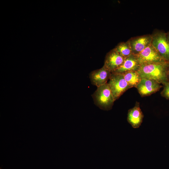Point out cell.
<instances>
[{
	"mask_svg": "<svg viewBox=\"0 0 169 169\" xmlns=\"http://www.w3.org/2000/svg\"><path fill=\"white\" fill-rule=\"evenodd\" d=\"M134 55L141 65L166 61L160 55L151 43L139 54Z\"/></svg>",
	"mask_w": 169,
	"mask_h": 169,
	"instance_id": "5b68a950",
	"label": "cell"
},
{
	"mask_svg": "<svg viewBox=\"0 0 169 169\" xmlns=\"http://www.w3.org/2000/svg\"><path fill=\"white\" fill-rule=\"evenodd\" d=\"M168 61L141 65L137 71L141 79L154 80L163 85L168 82L166 74Z\"/></svg>",
	"mask_w": 169,
	"mask_h": 169,
	"instance_id": "6da1fadb",
	"label": "cell"
},
{
	"mask_svg": "<svg viewBox=\"0 0 169 169\" xmlns=\"http://www.w3.org/2000/svg\"><path fill=\"white\" fill-rule=\"evenodd\" d=\"M152 36H144L137 38L128 42L131 46L132 54H139L147 47L151 42Z\"/></svg>",
	"mask_w": 169,
	"mask_h": 169,
	"instance_id": "8fae6325",
	"label": "cell"
},
{
	"mask_svg": "<svg viewBox=\"0 0 169 169\" xmlns=\"http://www.w3.org/2000/svg\"><path fill=\"white\" fill-rule=\"evenodd\" d=\"M95 104L101 109H111L115 101L107 83L97 87L92 95Z\"/></svg>",
	"mask_w": 169,
	"mask_h": 169,
	"instance_id": "7a4b0ae2",
	"label": "cell"
},
{
	"mask_svg": "<svg viewBox=\"0 0 169 169\" xmlns=\"http://www.w3.org/2000/svg\"><path fill=\"white\" fill-rule=\"evenodd\" d=\"M114 49L125 58L132 54L131 49L129 43H121Z\"/></svg>",
	"mask_w": 169,
	"mask_h": 169,
	"instance_id": "4fadbf2b",
	"label": "cell"
},
{
	"mask_svg": "<svg viewBox=\"0 0 169 169\" xmlns=\"http://www.w3.org/2000/svg\"><path fill=\"white\" fill-rule=\"evenodd\" d=\"M151 43L160 55L166 61H169V42L166 33L158 31L152 36Z\"/></svg>",
	"mask_w": 169,
	"mask_h": 169,
	"instance_id": "277c9868",
	"label": "cell"
},
{
	"mask_svg": "<svg viewBox=\"0 0 169 169\" xmlns=\"http://www.w3.org/2000/svg\"><path fill=\"white\" fill-rule=\"evenodd\" d=\"M122 74L131 88L136 87L141 78L137 71H130Z\"/></svg>",
	"mask_w": 169,
	"mask_h": 169,
	"instance_id": "7c38bea8",
	"label": "cell"
},
{
	"mask_svg": "<svg viewBox=\"0 0 169 169\" xmlns=\"http://www.w3.org/2000/svg\"><path fill=\"white\" fill-rule=\"evenodd\" d=\"M125 59L114 49L106 54L103 67L113 73L123 64Z\"/></svg>",
	"mask_w": 169,
	"mask_h": 169,
	"instance_id": "52a82bcc",
	"label": "cell"
},
{
	"mask_svg": "<svg viewBox=\"0 0 169 169\" xmlns=\"http://www.w3.org/2000/svg\"><path fill=\"white\" fill-rule=\"evenodd\" d=\"M163 85V88L161 93V95L162 97L169 100V82Z\"/></svg>",
	"mask_w": 169,
	"mask_h": 169,
	"instance_id": "5bb4252c",
	"label": "cell"
},
{
	"mask_svg": "<svg viewBox=\"0 0 169 169\" xmlns=\"http://www.w3.org/2000/svg\"><path fill=\"white\" fill-rule=\"evenodd\" d=\"M166 74L167 79L169 82V61L168 62L167 66L166 69Z\"/></svg>",
	"mask_w": 169,
	"mask_h": 169,
	"instance_id": "9a60e30c",
	"label": "cell"
},
{
	"mask_svg": "<svg viewBox=\"0 0 169 169\" xmlns=\"http://www.w3.org/2000/svg\"><path fill=\"white\" fill-rule=\"evenodd\" d=\"M111 73L104 67L92 71L90 74V78L92 84L99 87L107 83Z\"/></svg>",
	"mask_w": 169,
	"mask_h": 169,
	"instance_id": "ba28073f",
	"label": "cell"
},
{
	"mask_svg": "<svg viewBox=\"0 0 169 169\" xmlns=\"http://www.w3.org/2000/svg\"><path fill=\"white\" fill-rule=\"evenodd\" d=\"M0 169H1V168H0Z\"/></svg>",
	"mask_w": 169,
	"mask_h": 169,
	"instance_id": "e0dca14e",
	"label": "cell"
},
{
	"mask_svg": "<svg viewBox=\"0 0 169 169\" xmlns=\"http://www.w3.org/2000/svg\"><path fill=\"white\" fill-rule=\"evenodd\" d=\"M161 84L153 80L142 78L136 88L141 96L144 97L158 91L162 87Z\"/></svg>",
	"mask_w": 169,
	"mask_h": 169,
	"instance_id": "8992f818",
	"label": "cell"
},
{
	"mask_svg": "<svg viewBox=\"0 0 169 169\" xmlns=\"http://www.w3.org/2000/svg\"><path fill=\"white\" fill-rule=\"evenodd\" d=\"M144 115L140 108L139 103L136 102L135 106L128 112L127 120L134 128L139 127L142 122Z\"/></svg>",
	"mask_w": 169,
	"mask_h": 169,
	"instance_id": "9c48e42d",
	"label": "cell"
},
{
	"mask_svg": "<svg viewBox=\"0 0 169 169\" xmlns=\"http://www.w3.org/2000/svg\"><path fill=\"white\" fill-rule=\"evenodd\" d=\"M141 65L133 54L125 58L121 66L113 73L122 74L130 71H137Z\"/></svg>",
	"mask_w": 169,
	"mask_h": 169,
	"instance_id": "30bf717a",
	"label": "cell"
},
{
	"mask_svg": "<svg viewBox=\"0 0 169 169\" xmlns=\"http://www.w3.org/2000/svg\"><path fill=\"white\" fill-rule=\"evenodd\" d=\"M166 36L167 39L169 42V32H168L167 33H166Z\"/></svg>",
	"mask_w": 169,
	"mask_h": 169,
	"instance_id": "2e32d148",
	"label": "cell"
},
{
	"mask_svg": "<svg viewBox=\"0 0 169 169\" xmlns=\"http://www.w3.org/2000/svg\"><path fill=\"white\" fill-rule=\"evenodd\" d=\"M107 84L115 101L131 88L121 74L111 73Z\"/></svg>",
	"mask_w": 169,
	"mask_h": 169,
	"instance_id": "3957f363",
	"label": "cell"
}]
</instances>
